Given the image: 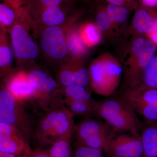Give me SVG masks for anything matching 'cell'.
Returning a JSON list of instances; mask_svg holds the SVG:
<instances>
[{
    "mask_svg": "<svg viewBox=\"0 0 157 157\" xmlns=\"http://www.w3.org/2000/svg\"><path fill=\"white\" fill-rule=\"evenodd\" d=\"M154 43L140 36L132 38L124 50L121 63L124 87L141 85L145 69L157 52Z\"/></svg>",
    "mask_w": 157,
    "mask_h": 157,
    "instance_id": "cell-1",
    "label": "cell"
},
{
    "mask_svg": "<svg viewBox=\"0 0 157 157\" xmlns=\"http://www.w3.org/2000/svg\"><path fill=\"white\" fill-rule=\"evenodd\" d=\"M95 114L103 119L114 131L140 135L143 121L126 101L119 96H110L98 102Z\"/></svg>",
    "mask_w": 157,
    "mask_h": 157,
    "instance_id": "cell-2",
    "label": "cell"
},
{
    "mask_svg": "<svg viewBox=\"0 0 157 157\" xmlns=\"http://www.w3.org/2000/svg\"><path fill=\"white\" fill-rule=\"evenodd\" d=\"M88 69L90 85L94 92L106 98L115 93L123 73L120 62L105 53L93 60Z\"/></svg>",
    "mask_w": 157,
    "mask_h": 157,
    "instance_id": "cell-3",
    "label": "cell"
},
{
    "mask_svg": "<svg viewBox=\"0 0 157 157\" xmlns=\"http://www.w3.org/2000/svg\"><path fill=\"white\" fill-rule=\"evenodd\" d=\"M33 23L28 8L22 7L18 10L17 19L9 31L13 53L21 65L30 64L39 55V47L29 33Z\"/></svg>",
    "mask_w": 157,
    "mask_h": 157,
    "instance_id": "cell-4",
    "label": "cell"
},
{
    "mask_svg": "<svg viewBox=\"0 0 157 157\" xmlns=\"http://www.w3.org/2000/svg\"><path fill=\"white\" fill-rule=\"evenodd\" d=\"M118 96L126 101L139 116L144 120H157V89L143 85L135 87H124Z\"/></svg>",
    "mask_w": 157,
    "mask_h": 157,
    "instance_id": "cell-5",
    "label": "cell"
},
{
    "mask_svg": "<svg viewBox=\"0 0 157 157\" xmlns=\"http://www.w3.org/2000/svg\"><path fill=\"white\" fill-rule=\"evenodd\" d=\"M0 122L15 127L27 139L32 134L33 125L29 115L6 87L0 91Z\"/></svg>",
    "mask_w": 157,
    "mask_h": 157,
    "instance_id": "cell-6",
    "label": "cell"
},
{
    "mask_svg": "<svg viewBox=\"0 0 157 157\" xmlns=\"http://www.w3.org/2000/svg\"><path fill=\"white\" fill-rule=\"evenodd\" d=\"M104 152L107 157H144L140 135L113 129L107 137Z\"/></svg>",
    "mask_w": 157,
    "mask_h": 157,
    "instance_id": "cell-7",
    "label": "cell"
},
{
    "mask_svg": "<svg viewBox=\"0 0 157 157\" xmlns=\"http://www.w3.org/2000/svg\"><path fill=\"white\" fill-rule=\"evenodd\" d=\"M112 130L105 122L87 119L76 125L74 133L78 145L98 149L104 152L107 137Z\"/></svg>",
    "mask_w": 157,
    "mask_h": 157,
    "instance_id": "cell-8",
    "label": "cell"
},
{
    "mask_svg": "<svg viewBox=\"0 0 157 157\" xmlns=\"http://www.w3.org/2000/svg\"><path fill=\"white\" fill-rule=\"evenodd\" d=\"M40 45L45 55L62 63L69 55L66 34L61 26L44 28L41 35Z\"/></svg>",
    "mask_w": 157,
    "mask_h": 157,
    "instance_id": "cell-9",
    "label": "cell"
},
{
    "mask_svg": "<svg viewBox=\"0 0 157 157\" xmlns=\"http://www.w3.org/2000/svg\"><path fill=\"white\" fill-rule=\"evenodd\" d=\"M29 139L11 125L0 122V152L29 157L33 151Z\"/></svg>",
    "mask_w": 157,
    "mask_h": 157,
    "instance_id": "cell-10",
    "label": "cell"
},
{
    "mask_svg": "<svg viewBox=\"0 0 157 157\" xmlns=\"http://www.w3.org/2000/svg\"><path fill=\"white\" fill-rule=\"evenodd\" d=\"M62 63L58 71L59 83L63 87L80 86L86 87L90 84L88 68L84 66L82 59H71Z\"/></svg>",
    "mask_w": 157,
    "mask_h": 157,
    "instance_id": "cell-11",
    "label": "cell"
},
{
    "mask_svg": "<svg viewBox=\"0 0 157 157\" xmlns=\"http://www.w3.org/2000/svg\"><path fill=\"white\" fill-rule=\"evenodd\" d=\"M6 88L19 102L36 98V91L29 80L28 73L20 71L8 78Z\"/></svg>",
    "mask_w": 157,
    "mask_h": 157,
    "instance_id": "cell-12",
    "label": "cell"
},
{
    "mask_svg": "<svg viewBox=\"0 0 157 157\" xmlns=\"http://www.w3.org/2000/svg\"><path fill=\"white\" fill-rule=\"evenodd\" d=\"M28 73L30 82L36 91V98L47 99L57 90V82L45 70L35 68Z\"/></svg>",
    "mask_w": 157,
    "mask_h": 157,
    "instance_id": "cell-13",
    "label": "cell"
},
{
    "mask_svg": "<svg viewBox=\"0 0 157 157\" xmlns=\"http://www.w3.org/2000/svg\"><path fill=\"white\" fill-rule=\"evenodd\" d=\"M140 135L144 157H157V120H144Z\"/></svg>",
    "mask_w": 157,
    "mask_h": 157,
    "instance_id": "cell-14",
    "label": "cell"
},
{
    "mask_svg": "<svg viewBox=\"0 0 157 157\" xmlns=\"http://www.w3.org/2000/svg\"><path fill=\"white\" fill-rule=\"evenodd\" d=\"M132 27L137 34L147 36L157 29V17L144 9H140L134 14Z\"/></svg>",
    "mask_w": 157,
    "mask_h": 157,
    "instance_id": "cell-15",
    "label": "cell"
},
{
    "mask_svg": "<svg viewBox=\"0 0 157 157\" xmlns=\"http://www.w3.org/2000/svg\"><path fill=\"white\" fill-rule=\"evenodd\" d=\"M33 17L45 28L61 26L66 19V14L60 6L48 7Z\"/></svg>",
    "mask_w": 157,
    "mask_h": 157,
    "instance_id": "cell-16",
    "label": "cell"
},
{
    "mask_svg": "<svg viewBox=\"0 0 157 157\" xmlns=\"http://www.w3.org/2000/svg\"><path fill=\"white\" fill-rule=\"evenodd\" d=\"M66 42L69 55L72 59H82L86 54L88 48L86 47L78 34V29H71L66 35Z\"/></svg>",
    "mask_w": 157,
    "mask_h": 157,
    "instance_id": "cell-17",
    "label": "cell"
},
{
    "mask_svg": "<svg viewBox=\"0 0 157 157\" xmlns=\"http://www.w3.org/2000/svg\"><path fill=\"white\" fill-rule=\"evenodd\" d=\"M6 29L1 28L0 35V67L1 75L10 72L12 61V49L9 45Z\"/></svg>",
    "mask_w": 157,
    "mask_h": 157,
    "instance_id": "cell-18",
    "label": "cell"
},
{
    "mask_svg": "<svg viewBox=\"0 0 157 157\" xmlns=\"http://www.w3.org/2000/svg\"><path fill=\"white\" fill-rule=\"evenodd\" d=\"M82 41L88 48L98 45L102 38L101 31L96 24L88 23L78 29Z\"/></svg>",
    "mask_w": 157,
    "mask_h": 157,
    "instance_id": "cell-19",
    "label": "cell"
},
{
    "mask_svg": "<svg viewBox=\"0 0 157 157\" xmlns=\"http://www.w3.org/2000/svg\"><path fill=\"white\" fill-rule=\"evenodd\" d=\"M64 98L60 101L61 103L65 101H81L89 103H94L86 87L80 86H70L63 87L61 90Z\"/></svg>",
    "mask_w": 157,
    "mask_h": 157,
    "instance_id": "cell-20",
    "label": "cell"
},
{
    "mask_svg": "<svg viewBox=\"0 0 157 157\" xmlns=\"http://www.w3.org/2000/svg\"><path fill=\"white\" fill-rule=\"evenodd\" d=\"M71 138H60L48 148L49 157H72Z\"/></svg>",
    "mask_w": 157,
    "mask_h": 157,
    "instance_id": "cell-21",
    "label": "cell"
},
{
    "mask_svg": "<svg viewBox=\"0 0 157 157\" xmlns=\"http://www.w3.org/2000/svg\"><path fill=\"white\" fill-rule=\"evenodd\" d=\"M97 103V101L94 103L81 101H65L61 103V106L66 107L74 115H87L91 113L95 114Z\"/></svg>",
    "mask_w": 157,
    "mask_h": 157,
    "instance_id": "cell-22",
    "label": "cell"
},
{
    "mask_svg": "<svg viewBox=\"0 0 157 157\" xmlns=\"http://www.w3.org/2000/svg\"><path fill=\"white\" fill-rule=\"evenodd\" d=\"M18 9H14L6 2L0 4L1 28L6 29L8 28L9 31L10 30L17 19Z\"/></svg>",
    "mask_w": 157,
    "mask_h": 157,
    "instance_id": "cell-23",
    "label": "cell"
},
{
    "mask_svg": "<svg viewBox=\"0 0 157 157\" xmlns=\"http://www.w3.org/2000/svg\"><path fill=\"white\" fill-rule=\"evenodd\" d=\"M106 12L113 24L114 29L124 24L128 19V9L121 6L109 4L107 6Z\"/></svg>",
    "mask_w": 157,
    "mask_h": 157,
    "instance_id": "cell-24",
    "label": "cell"
},
{
    "mask_svg": "<svg viewBox=\"0 0 157 157\" xmlns=\"http://www.w3.org/2000/svg\"><path fill=\"white\" fill-rule=\"evenodd\" d=\"M150 88L157 89V53L145 69L142 84Z\"/></svg>",
    "mask_w": 157,
    "mask_h": 157,
    "instance_id": "cell-25",
    "label": "cell"
},
{
    "mask_svg": "<svg viewBox=\"0 0 157 157\" xmlns=\"http://www.w3.org/2000/svg\"><path fill=\"white\" fill-rule=\"evenodd\" d=\"M63 0H27L28 9L33 17L39 12L48 7L60 6Z\"/></svg>",
    "mask_w": 157,
    "mask_h": 157,
    "instance_id": "cell-26",
    "label": "cell"
},
{
    "mask_svg": "<svg viewBox=\"0 0 157 157\" xmlns=\"http://www.w3.org/2000/svg\"><path fill=\"white\" fill-rule=\"evenodd\" d=\"M96 21V24L101 32L111 33V31L114 30L113 24L106 11H101L98 13Z\"/></svg>",
    "mask_w": 157,
    "mask_h": 157,
    "instance_id": "cell-27",
    "label": "cell"
},
{
    "mask_svg": "<svg viewBox=\"0 0 157 157\" xmlns=\"http://www.w3.org/2000/svg\"><path fill=\"white\" fill-rule=\"evenodd\" d=\"M73 157H105L104 152L98 149L82 145L76 146Z\"/></svg>",
    "mask_w": 157,
    "mask_h": 157,
    "instance_id": "cell-28",
    "label": "cell"
},
{
    "mask_svg": "<svg viewBox=\"0 0 157 157\" xmlns=\"http://www.w3.org/2000/svg\"><path fill=\"white\" fill-rule=\"evenodd\" d=\"M29 157H49L48 149H36L33 150Z\"/></svg>",
    "mask_w": 157,
    "mask_h": 157,
    "instance_id": "cell-29",
    "label": "cell"
},
{
    "mask_svg": "<svg viewBox=\"0 0 157 157\" xmlns=\"http://www.w3.org/2000/svg\"><path fill=\"white\" fill-rule=\"evenodd\" d=\"M4 2L16 9L22 8L21 6L25 3H27V0H4Z\"/></svg>",
    "mask_w": 157,
    "mask_h": 157,
    "instance_id": "cell-30",
    "label": "cell"
},
{
    "mask_svg": "<svg viewBox=\"0 0 157 157\" xmlns=\"http://www.w3.org/2000/svg\"><path fill=\"white\" fill-rule=\"evenodd\" d=\"M146 36L148 38L149 40L154 43L157 47V29L154 31L152 33L148 34Z\"/></svg>",
    "mask_w": 157,
    "mask_h": 157,
    "instance_id": "cell-31",
    "label": "cell"
},
{
    "mask_svg": "<svg viewBox=\"0 0 157 157\" xmlns=\"http://www.w3.org/2000/svg\"><path fill=\"white\" fill-rule=\"evenodd\" d=\"M145 6L153 7L157 5V0H142Z\"/></svg>",
    "mask_w": 157,
    "mask_h": 157,
    "instance_id": "cell-32",
    "label": "cell"
},
{
    "mask_svg": "<svg viewBox=\"0 0 157 157\" xmlns=\"http://www.w3.org/2000/svg\"><path fill=\"white\" fill-rule=\"evenodd\" d=\"M110 4L116 6H121L123 4L124 0H107Z\"/></svg>",
    "mask_w": 157,
    "mask_h": 157,
    "instance_id": "cell-33",
    "label": "cell"
},
{
    "mask_svg": "<svg viewBox=\"0 0 157 157\" xmlns=\"http://www.w3.org/2000/svg\"><path fill=\"white\" fill-rule=\"evenodd\" d=\"M0 157H18L15 155L11 154L0 152Z\"/></svg>",
    "mask_w": 157,
    "mask_h": 157,
    "instance_id": "cell-34",
    "label": "cell"
}]
</instances>
